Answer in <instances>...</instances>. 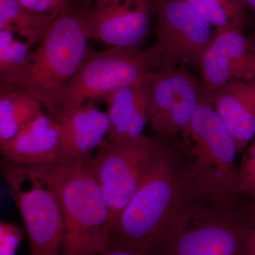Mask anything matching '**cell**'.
I'll list each match as a JSON object with an SVG mask.
<instances>
[{
  "mask_svg": "<svg viewBox=\"0 0 255 255\" xmlns=\"http://www.w3.org/2000/svg\"><path fill=\"white\" fill-rule=\"evenodd\" d=\"M243 28L233 26L215 31L199 65L206 98L230 82L255 78V45Z\"/></svg>",
  "mask_w": 255,
  "mask_h": 255,
  "instance_id": "obj_12",
  "label": "cell"
},
{
  "mask_svg": "<svg viewBox=\"0 0 255 255\" xmlns=\"http://www.w3.org/2000/svg\"><path fill=\"white\" fill-rule=\"evenodd\" d=\"M178 146L162 141L153 162L112 230L111 248L156 255L179 214L193 201Z\"/></svg>",
  "mask_w": 255,
  "mask_h": 255,
  "instance_id": "obj_1",
  "label": "cell"
},
{
  "mask_svg": "<svg viewBox=\"0 0 255 255\" xmlns=\"http://www.w3.org/2000/svg\"><path fill=\"white\" fill-rule=\"evenodd\" d=\"M184 1L215 28V30L233 26L244 28L248 21L247 9L236 0Z\"/></svg>",
  "mask_w": 255,
  "mask_h": 255,
  "instance_id": "obj_19",
  "label": "cell"
},
{
  "mask_svg": "<svg viewBox=\"0 0 255 255\" xmlns=\"http://www.w3.org/2000/svg\"><path fill=\"white\" fill-rule=\"evenodd\" d=\"M111 0H82L83 1V8L81 11H86L96 6H100L107 4Z\"/></svg>",
  "mask_w": 255,
  "mask_h": 255,
  "instance_id": "obj_26",
  "label": "cell"
},
{
  "mask_svg": "<svg viewBox=\"0 0 255 255\" xmlns=\"http://www.w3.org/2000/svg\"><path fill=\"white\" fill-rule=\"evenodd\" d=\"M97 255H147L142 252L133 251V250L127 249L122 248H110Z\"/></svg>",
  "mask_w": 255,
  "mask_h": 255,
  "instance_id": "obj_25",
  "label": "cell"
},
{
  "mask_svg": "<svg viewBox=\"0 0 255 255\" xmlns=\"http://www.w3.org/2000/svg\"><path fill=\"white\" fill-rule=\"evenodd\" d=\"M238 189L255 201V140L243 155L238 169Z\"/></svg>",
  "mask_w": 255,
  "mask_h": 255,
  "instance_id": "obj_21",
  "label": "cell"
},
{
  "mask_svg": "<svg viewBox=\"0 0 255 255\" xmlns=\"http://www.w3.org/2000/svg\"><path fill=\"white\" fill-rule=\"evenodd\" d=\"M55 20L26 9L17 0H0V30L17 33L31 48L41 41Z\"/></svg>",
  "mask_w": 255,
  "mask_h": 255,
  "instance_id": "obj_18",
  "label": "cell"
},
{
  "mask_svg": "<svg viewBox=\"0 0 255 255\" xmlns=\"http://www.w3.org/2000/svg\"><path fill=\"white\" fill-rule=\"evenodd\" d=\"M147 87L149 123L163 135L182 133L205 97L199 82L187 70L178 67L152 70Z\"/></svg>",
  "mask_w": 255,
  "mask_h": 255,
  "instance_id": "obj_10",
  "label": "cell"
},
{
  "mask_svg": "<svg viewBox=\"0 0 255 255\" xmlns=\"http://www.w3.org/2000/svg\"><path fill=\"white\" fill-rule=\"evenodd\" d=\"M208 100L236 142L238 152L255 137V78L230 82Z\"/></svg>",
  "mask_w": 255,
  "mask_h": 255,
  "instance_id": "obj_14",
  "label": "cell"
},
{
  "mask_svg": "<svg viewBox=\"0 0 255 255\" xmlns=\"http://www.w3.org/2000/svg\"><path fill=\"white\" fill-rule=\"evenodd\" d=\"M157 41L148 50L152 70L199 66L214 27L184 0H157Z\"/></svg>",
  "mask_w": 255,
  "mask_h": 255,
  "instance_id": "obj_9",
  "label": "cell"
},
{
  "mask_svg": "<svg viewBox=\"0 0 255 255\" xmlns=\"http://www.w3.org/2000/svg\"><path fill=\"white\" fill-rule=\"evenodd\" d=\"M240 4L244 6L246 9L250 8L255 12V0H236Z\"/></svg>",
  "mask_w": 255,
  "mask_h": 255,
  "instance_id": "obj_28",
  "label": "cell"
},
{
  "mask_svg": "<svg viewBox=\"0 0 255 255\" xmlns=\"http://www.w3.org/2000/svg\"><path fill=\"white\" fill-rule=\"evenodd\" d=\"M64 136L61 159L92 161V152L108 137L110 124L107 112L92 103L82 105L67 118L60 120Z\"/></svg>",
  "mask_w": 255,
  "mask_h": 255,
  "instance_id": "obj_16",
  "label": "cell"
},
{
  "mask_svg": "<svg viewBox=\"0 0 255 255\" xmlns=\"http://www.w3.org/2000/svg\"><path fill=\"white\" fill-rule=\"evenodd\" d=\"M179 143L182 167L197 200L238 211V169L236 142L206 97Z\"/></svg>",
  "mask_w": 255,
  "mask_h": 255,
  "instance_id": "obj_3",
  "label": "cell"
},
{
  "mask_svg": "<svg viewBox=\"0 0 255 255\" xmlns=\"http://www.w3.org/2000/svg\"><path fill=\"white\" fill-rule=\"evenodd\" d=\"M92 161L63 159L28 165L59 201L64 221L62 255H97L112 246L110 214Z\"/></svg>",
  "mask_w": 255,
  "mask_h": 255,
  "instance_id": "obj_2",
  "label": "cell"
},
{
  "mask_svg": "<svg viewBox=\"0 0 255 255\" xmlns=\"http://www.w3.org/2000/svg\"><path fill=\"white\" fill-rule=\"evenodd\" d=\"M63 128L60 120L41 112L17 135L0 143L1 153L17 165H35L61 159Z\"/></svg>",
  "mask_w": 255,
  "mask_h": 255,
  "instance_id": "obj_13",
  "label": "cell"
},
{
  "mask_svg": "<svg viewBox=\"0 0 255 255\" xmlns=\"http://www.w3.org/2000/svg\"><path fill=\"white\" fill-rule=\"evenodd\" d=\"M254 218H255V206H254Z\"/></svg>",
  "mask_w": 255,
  "mask_h": 255,
  "instance_id": "obj_30",
  "label": "cell"
},
{
  "mask_svg": "<svg viewBox=\"0 0 255 255\" xmlns=\"http://www.w3.org/2000/svg\"><path fill=\"white\" fill-rule=\"evenodd\" d=\"M88 38L81 10L55 18L9 89L34 97L57 119L64 93L90 51Z\"/></svg>",
  "mask_w": 255,
  "mask_h": 255,
  "instance_id": "obj_4",
  "label": "cell"
},
{
  "mask_svg": "<svg viewBox=\"0 0 255 255\" xmlns=\"http://www.w3.org/2000/svg\"><path fill=\"white\" fill-rule=\"evenodd\" d=\"M152 70L148 50L138 47L112 46L104 51H89L64 93L57 119L70 117L87 100L147 82Z\"/></svg>",
  "mask_w": 255,
  "mask_h": 255,
  "instance_id": "obj_6",
  "label": "cell"
},
{
  "mask_svg": "<svg viewBox=\"0 0 255 255\" xmlns=\"http://www.w3.org/2000/svg\"><path fill=\"white\" fill-rule=\"evenodd\" d=\"M157 0H111L81 11L89 38L112 46L138 47L148 34Z\"/></svg>",
  "mask_w": 255,
  "mask_h": 255,
  "instance_id": "obj_11",
  "label": "cell"
},
{
  "mask_svg": "<svg viewBox=\"0 0 255 255\" xmlns=\"http://www.w3.org/2000/svg\"><path fill=\"white\" fill-rule=\"evenodd\" d=\"M53 8L55 17L80 11L75 0H45Z\"/></svg>",
  "mask_w": 255,
  "mask_h": 255,
  "instance_id": "obj_24",
  "label": "cell"
},
{
  "mask_svg": "<svg viewBox=\"0 0 255 255\" xmlns=\"http://www.w3.org/2000/svg\"><path fill=\"white\" fill-rule=\"evenodd\" d=\"M251 226L238 211L194 200L172 223L156 255H250Z\"/></svg>",
  "mask_w": 255,
  "mask_h": 255,
  "instance_id": "obj_5",
  "label": "cell"
},
{
  "mask_svg": "<svg viewBox=\"0 0 255 255\" xmlns=\"http://www.w3.org/2000/svg\"><path fill=\"white\" fill-rule=\"evenodd\" d=\"M248 244L250 255H255V227L252 225L249 228Z\"/></svg>",
  "mask_w": 255,
  "mask_h": 255,
  "instance_id": "obj_27",
  "label": "cell"
},
{
  "mask_svg": "<svg viewBox=\"0 0 255 255\" xmlns=\"http://www.w3.org/2000/svg\"><path fill=\"white\" fill-rule=\"evenodd\" d=\"M252 40H253V41L254 42L255 45V32L254 33V36H253V38H252Z\"/></svg>",
  "mask_w": 255,
  "mask_h": 255,
  "instance_id": "obj_29",
  "label": "cell"
},
{
  "mask_svg": "<svg viewBox=\"0 0 255 255\" xmlns=\"http://www.w3.org/2000/svg\"><path fill=\"white\" fill-rule=\"evenodd\" d=\"M14 32L0 30V80L1 90L12 86L32 50L26 42L14 38Z\"/></svg>",
  "mask_w": 255,
  "mask_h": 255,
  "instance_id": "obj_20",
  "label": "cell"
},
{
  "mask_svg": "<svg viewBox=\"0 0 255 255\" xmlns=\"http://www.w3.org/2000/svg\"><path fill=\"white\" fill-rule=\"evenodd\" d=\"M110 129L107 140L119 143L143 135L149 123L147 81L120 89L105 97Z\"/></svg>",
  "mask_w": 255,
  "mask_h": 255,
  "instance_id": "obj_15",
  "label": "cell"
},
{
  "mask_svg": "<svg viewBox=\"0 0 255 255\" xmlns=\"http://www.w3.org/2000/svg\"><path fill=\"white\" fill-rule=\"evenodd\" d=\"M23 7L38 14L55 17L53 8L45 0H17Z\"/></svg>",
  "mask_w": 255,
  "mask_h": 255,
  "instance_id": "obj_23",
  "label": "cell"
},
{
  "mask_svg": "<svg viewBox=\"0 0 255 255\" xmlns=\"http://www.w3.org/2000/svg\"><path fill=\"white\" fill-rule=\"evenodd\" d=\"M162 140L142 135L112 143L106 140L92 161L113 230L153 162Z\"/></svg>",
  "mask_w": 255,
  "mask_h": 255,
  "instance_id": "obj_7",
  "label": "cell"
},
{
  "mask_svg": "<svg viewBox=\"0 0 255 255\" xmlns=\"http://www.w3.org/2000/svg\"><path fill=\"white\" fill-rule=\"evenodd\" d=\"M23 239L21 228L13 223H0V255H16Z\"/></svg>",
  "mask_w": 255,
  "mask_h": 255,
  "instance_id": "obj_22",
  "label": "cell"
},
{
  "mask_svg": "<svg viewBox=\"0 0 255 255\" xmlns=\"http://www.w3.org/2000/svg\"><path fill=\"white\" fill-rule=\"evenodd\" d=\"M41 104L17 89L1 90L0 143L11 140L41 113Z\"/></svg>",
  "mask_w": 255,
  "mask_h": 255,
  "instance_id": "obj_17",
  "label": "cell"
},
{
  "mask_svg": "<svg viewBox=\"0 0 255 255\" xmlns=\"http://www.w3.org/2000/svg\"><path fill=\"white\" fill-rule=\"evenodd\" d=\"M4 175L24 223L30 255H60L64 221L54 191L28 165L9 162Z\"/></svg>",
  "mask_w": 255,
  "mask_h": 255,
  "instance_id": "obj_8",
  "label": "cell"
}]
</instances>
